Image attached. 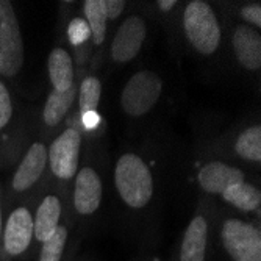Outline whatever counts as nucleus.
<instances>
[{"label":"nucleus","mask_w":261,"mask_h":261,"mask_svg":"<svg viewBox=\"0 0 261 261\" xmlns=\"http://www.w3.org/2000/svg\"><path fill=\"white\" fill-rule=\"evenodd\" d=\"M158 163L153 153L139 147H124L111 166L116 200L133 224L152 218L158 200Z\"/></svg>","instance_id":"nucleus-1"},{"label":"nucleus","mask_w":261,"mask_h":261,"mask_svg":"<svg viewBox=\"0 0 261 261\" xmlns=\"http://www.w3.org/2000/svg\"><path fill=\"white\" fill-rule=\"evenodd\" d=\"M180 41L189 54L211 60L227 45L225 22L218 7L206 0H189L181 7Z\"/></svg>","instance_id":"nucleus-2"},{"label":"nucleus","mask_w":261,"mask_h":261,"mask_svg":"<svg viewBox=\"0 0 261 261\" xmlns=\"http://www.w3.org/2000/svg\"><path fill=\"white\" fill-rule=\"evenodd\" d=\"M105 164L99 155L88 152L69 188V216L80 234L97 224L105 205Z\"/></svg>","instance_id":"nucleus-3"},{"label":"nucleus","mask_w":261,"mask_h":261,"mask_svg":"<svg viewBox=\"0 0 261 261\" xmlns=\"http://www.w3.org/2000/svg\"><path fill=\"white\" fill-rule=\"evenodd\" d=\"M49 138L39 130L29 132L23 146L13 163V172L4 185L7 203L36 197L49 183Z\"/></svg>","instance_id":"nucleus-4"},{"label":"nucleus","mask_w":261,"mask_h":261,"mask_svg":"<svg viewBox=\"0 0 261 261\" xmlns=\"http://www.w3.org/2000/svg\"><path fill=\"white\" fill-rule=\"evenodd\" d=\"M218 202L199 196L191 218L180 233L171 261H213L216 250Z\"/></svg>","instance_id":"nucleus-5"},{"label":"nucleus","mask_w":261,"mask_h":261,"mask_svg":"<svg viewBox=\"0 0 261 261\" xmlns=\"http://www.w3.org/2000/svg\"><path fill=\"white\" fill-rule=\"evenodd\" d=\"M216 249L227 261H261V222L218 203Z\"/></svg>","instance_id":"nucleus-6"},{"label":"nucleus","mask_w":261,"mask_h":261,"mask_svg":"<svg viewBox=\"0 0 261 261\" xmlns=\"http://www.w3.org/2000/svg\"><path fill=\"white\" fill-rule=\"evenodd\" d=\"M35 199L7 203L2 230V261H29L36 255L33 208Z\"/></svg>","instance_id":"nucleus-7"},{"label":"nucleus","mask_w":261,"mask_h":261,"mask_svg":"<svg viewBox=\"0 0 261 261\" xmlns=\"http://www.w3.org/2000/svg\"><path fill=\"white\" fill-rule=\"evenodd\" d=\"M85 139L77 125L67 117L63 128L49 139V181L69 191L82 164Z\"/></svg>","instance_id":"nucleus-8"},{"label":"nucleus","mask_w":261,"mask_h":261,"mask_svg":"<svg viewBox=\"0 0 261 261\" xmlns=\"http://www.w3.org/2000/svg\"><path fill=\"white\" fill-rule=\"evenodd\" d=\"M202 152L216 155L236 164L261 168V124L258 119L227 130L202 149Z\"/></svg>","instance_id":"nucleus-9"},{"label":"nucleus","mask_w":261,"mask_h":261,"mask_svg":"<svg viewBox=\"0 0 261 261\" xmlns=\"http://www.w3.org/2000/svg\"><path fill=\"white\" fill-rule=\"evenodd\" d=\"M150 27L152 19L141 5L124 16L108 41V61L114 66H127L135 61L149 39Z\"/></svg>","instance_id":"nucleus-10"},{"label":"nucleus","mask_w":261,"mask_h":261,"mask_svg":"<svg viewBox=\"0 0 261 261\" xmlns=\"http://www.w3.org/2000/svg\"><path fill=\"white\" fill-rule=\"evenodd\" d=\"M164 94V79L153 69H138L125 80L119 107L125 117L139 121L147 117L160 103Z\"/></svg>","instance_id":"nucleus-11"},{"label":"nucleus","mask_w":261,"mask_h":261,"mask_svg":"<svg viewBox=\"0 0 261 261\" xmlns=\"http://www.w3.org/2000/svg\"><path fill=\"white\" fill-rule=\"evenodd\" d=\"M27 133L14 92L4 79H0V169L13 166Z\"/></svg>","instance_id":"nucleus-12"},{"label":"nucleus","mask_w":261,"mask_h":261,"mask_svg":"<svg viewBox=\"0 0 261 261\" xmlns=\"http://www.w3.org/2000/svg\"><path fill=\"white\" fill-rule=\"evenodd\" d=\"M25 64V42L13 2L0 0V79L14 80Z\"/></svg>","instance_id":"nucleus-13"},{"label":"nucleus","mask_w":261,"mask_h":261,"mask_svg":"<svg viewBox=\"0 0 261 261\" xmlns=\"http://www.w3.org/2000/svg\"><path fill=\"white\" fill-rule=\"evenodd\" d=\"M253 180L243 166L228 161L225 158L202 152L196 161L194 181L200 191V196H206L218 200L225 189L236 181Z\"/></svg>","instance_id":"nucleus-14"},{"label":"nucleus","mask_w":261,"mask_h":261,"mask_svg":"<svg viewBox=\"0 0 261 261\" xmlns=\"http://www.w3.org/2000/svg\"><path fill=\"white\" fill-rule=\"evenodd\" d=\"M69 216V191H64L52 181L36 196L33 208L35 241L36 246L44 243L58 225Z\"/></svg>","instance_id":"nucleus-15"},{"label":"nucleus","mask_w":261,"mask_h":261,"mask_svg":"<svg viewBox=\"0 0 261 261\" xmlns=\"http://www.w3.org/2000/svg\"><path fill=\"white\" fill-rule=\"evenodd\" d=\"M222 17L225 22V42L236 66L249 74H258L261 70V32L224 14Z\"/></svg>","instance_id":"nucleus-16"},{"label":"nucleus","mask_w":261,"mask_h":261,"mask_svg":"<svg viewBox=\"0 0 261 261\" xmlns=\"http://www.w3.org/2000/svg\"><path fill=\"white\" fill-rule=\"evenodd\" d=\"M60 23L63 27V36L66 41L67 49L72 54L74 63H75V72H77V82L89 70L91 63V30L86 19L79 14H70L69 17L64 16V19L60 16Z\"/></svg>","instance_id":"nucleus-17"},{"label":"nucleus","mask_w":261,"mask_h":261,"mask_svg":"<svg viewBox=\"0 0 261 261\" xmlns=\"http://www.w3.org/2000/svg\"><path fill=\"white\" fill-rule=\"evenodd\" d=\"M82 234L67 216L58 228L36 249L35 261H75Z\"/></svg>","instance_id":"nucleus-18"},{"label":"nucleus","mask_w":261,"mask_h":261,"mask_svg":"<svg viewBox=\"0 0 261 261\" xmlns=\"http://www.w3.org/2000/svg\"><path fill=\"white\" fill-rule=\"evenodd\" d=\"M82 16L86 19L91 30V63L89 70L96 72L107 58L108 47V30L110 23L105 14L103 0H86L82 4Z\"/></svg>","instance_id":"nucleus-19"},{"label":"nucleus","mask_w":261,"mask_h":261,"mask_svg":"<svg viewBox=\"0 0 261 261\" xmlns=\"http://www.w3.org/2000/svg\"><path fill=\"white\" fill-rule=\"evenodd\" d=\"M60 35L57 39V44L52 47L47 57V75H49V85L50 91L55 92H66L72 89L77 82V72H75V63L72 58V54L67 49L64 36H63V27L60 23Z\"/></svg>","instance_id":"nucleus-20"},{"label":"nucleus","mask_w":261,"mask_h":261,"mask_svg":"<svg viewBox=\"0 0 261 261\" xmlns=\"http://www.w3.org/2000/svg\"><path fill=\"white\" fill-rule=\"evenodd\" d=\"M216 202L241 216L261 222V189L256 180L231 183Z\"/></svg>","instance_id":"nucleus-21"},{"label":"nucleus","mask_w":261,"mask_h":261,"mask_svg":"<svg viewBox=\"0 0 261 261\" xmlns=\"http://www.w3.org/2000/svg\"><path fill=\"white\" fill-rule=\"evenodd\" d=\"M75 102H77V85L66 92L49 91L39 114V132L49 139L54 135H57L63 128L70 113H72Z\"/></svg>","instance_id":"nucleus-22"},{"label":"nucleus","mask_w":261,"mask_h":261,"mask_svg":"<svg viewBox=\"0 0 261 261\" xmlns=\"http://www.w3.org/2000/svg\"><path fill=\"white\" fill-rule=\"evenodd\" d=\"M103 85L96 72H88L77 83V102L74 110L79 113L99 110L102 100Z\"/></svg>","instance_id":"nucleus-23"},{"label":"nucleus","mask_w":261,"mask_h":261,"mask_svg":"<svg viewBox=\"0 0 261 261\" xmlns=\"http://www.w3.org/2000/svg\"><path fill=\"white\" fill-rule=\"evenodd\" d=\"M219 11H225L224 16L234 22L246 23L249 27L261 30V4L258 0L250 2H236V4H215Z\"/></svg>","instance_id":"nucleus-24"},{"label":"nucleus","mask_w":261,"mask_h":261,"mask_svg":"<svg viewBox=\"0 0 261 261\" xmlns=\"http://www.w3.org/2000/svg\"><path fill=\"white\" fill-rule=\"evenodd\" d=\"M128 5L130 4L125 2V0H103V8H105L108 23L124 19V14L128 10Z\"/></svg>","instance_id":"nucleus-25"},{"label":"nucleus","mask_w":261,"mask_h":261,"mask_svg":"<svg viewBox=\"0 0 261 261\" xmlns=\"http://www.w3.org/2000/svg\"><path fill=\"white\" fill-rule=\"evenodd\" d=\"M5 211H7V199H5V189L0 181V252H2V230H4V219H5ZM2 261V258H0Z\"/></svg>","instance_id":"nucleus-26"},{"label":"nucleus","mask_w":261,"mask_h":261,"mask_svg":"<svg viewBox=\"0 0 261 261\" xmlns=\"http://www.w3.org/2000/svg\"><path fill=\"white\" fill-rule=\"evenodd\" d=\"M135 261H152V258L150 256H141V258H138Z\"/></svg>","instance_id":"nucleus-27"},{"label":"nucleus","mask_w":261,"mask_h":261,"mask_svg":"<svg viewBox=\"0 0 261 261\" xmlns=\"http://www.w3.org/2000/svg\"><path fill=\"white\" fill-rule=\"evenodd\" d=\"M75 261H92V259H89V258H79V259H75Z\"/></svg>","instance_id":"nucleus-28"},{"label":"nucleus","mask_w":261,"mask_h":261,"mask_svg":"<svg viewBox=\"0 0 261 261\" xmlns=\"http://www.w3.org/2000/svg\"><path fill=\"white\" fill-rule=\"evenodd\" d=\"M152 261H156V259H155V258H152Z\"/></svg>","instance_id":"nucleus-29"}]
</instances>
